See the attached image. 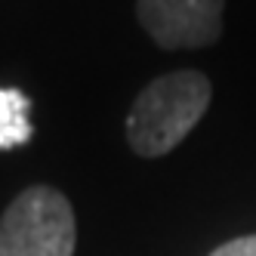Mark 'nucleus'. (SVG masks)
<instances>
[{
	"mask_svg": "<svg viewBox=\"0 0 256 256\" xmlns=\"http://www.w3.org/2000/svg\"><path fill=\"white\" fill-rule=\"evenodd\" d=\"M210 256H256V234H244V238H234V241L216 247Z\"/></svg>",
	"mask_w": 256,
	"mask_h": 256,
	"instance_id": "nucleus-5",
	"label": "nucleus"
},
{
	"mask_svg": "<svg viewBox=\"0 0 256 256\" xmlns=\"http://www.w3.org/2000/svg\"><path fill=\"white\" fill-rule=\"evenodd\" d=\"M31 99L22 90L12 86H0V152L16 148V145H25L31 139Z\"/></svg>",
	"mask_w": 256,
	"mask_h": 256,
	"instance_id": "nucleus-4",
	"label": "nucleus"
},
{
	"mask_svg": "<svg viewBox=\"0 0 256 256\" xmlns=\"http://www.w3.org/2000/svg\"><path fill=\"white\" fill-rule=\"evenodd\" d=\"M213 96L210 80L200 71H173L136 96L126 114V142L142 158H160L186 139L204 118Z\"/></svg>",
	"mask_w": 256,
	"mask_h": 256,
	"instance_id": "nucleus-1",
	"label": "nucleus"
},
{
	"mask_svg": "<svg viewBox=\"0 0 256 256\" xmlns=\"http://www.w3.org/2000/svg\"><path fill=\"white\" fill-rule=\"evenodd\" d=\"M226 0H136V16L164 50H204L222 34Z\"/></svg>",
	"mask_w": 256,
	"mask_h": 256,
	"instance_id": "nucleus-3",
	"label": "nucleus"
},
{
	"mask_svg": "<svg viewBox=\"0 0 256 256\" xmlns=\"http://www.w3.org/2000/svg\"><path fill=\"white\" fill-rule=\"evenodd\" d=\"M74 210L50 186L25 188L0 216V256H74Z\"/></svg>",
	"mask_w": 256,
	"mask_h": 256,
	"instance_id": "nucleus-2",
	"label": "nucleus"
}]
</instances>
